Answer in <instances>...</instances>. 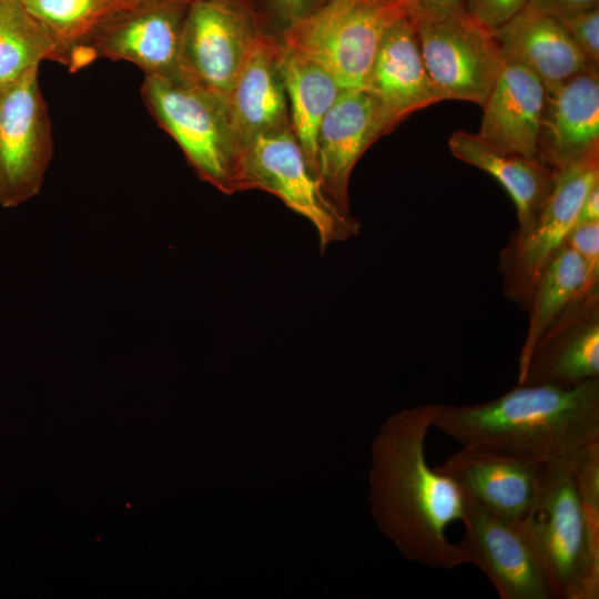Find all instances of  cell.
Masks as SVG:
<instances>
[{
    "label": "cell",
    "instance_id": "23",
    "mask_svg": "<svg viewBox=\"0 0 599 599\" xmlns=\"http://www.w3.org/2000/svg\"><path fill=\"white\" fill-rule=\"evenodd\" d=\"M599 378L598 316L577 328H550L534 351L518 384L575 385Z\"/></svg>",
    "mask_w": 599,
    "mask_h": 599
},
{
    "label": "cell",
    "instance_id": "22",
    "mask_svg": "<svg viewBox=\"0 0 599 599\" xmlns=\"http://www.w3.org/2000/svg\"><path fill=\"white\" fill-rule=\"evenodd\" d=\"M278 64L290 102L292 130L316 174L318 129L343 89L327 70L282 42Z\"/></svg>",
    "mask_w": 599,
    "mask_h": 599
},
{
    "label": "cell",
    "instance_id": "18",
    "mask_svg": "<svg viewBox=\"0 0 599 599\" xmlns=\"http://www.w3.org/2000/svg\"><path fill=\"white\" fill-rule=\"evenodd\" d=\"M545 88L528 69L505 61L487 100L477 133L497 150L540 159L538 135Z\"/></svg>",
    "mask_w": 599,
    "mask_h": 599
},
{
    "label": "cell",
    "instance_id": "26",
    "mask_svg": "<svg viewBox=\"0 0 599 599\" xmlns=\"http://www.w3.org/2000/svg\"><path fill=\"white\" fill-rule=\"evenodd\" d=\"M592 68L599 63V6L555 17Z\"/></svg>",
    "mask_w": 599,
    "mask_h": 599
},
{
    "label": "cell",
    "instance_id": "27",
    "mask_svg": "<svg viewBox=\"0 0 599 599\" xmlns=\"http://www.w3.org/2000/svg\"><path fill=\"white\" fill-rule=\"evenodd\" d=\"M261 29L264 19H275L283 30L328 0H236Z\"/></svg>",
    "mask_w": 599,
    "mask_h": 599
},
{
    "label": "cell",
    "instance_id": "24",
    "mask_svg": "<svg viewBox=\"0 0 599 599\" xmlns=\"http://www.w3.org/2000/svg\"><path fill=\"white\" fill-rule=\"evenodd\" d=\"M22 1L58 45L63 63L77 68L89 63L87 47L100 26L134 0Z\"/></svg>",
    "mask_w": 599,
    "mask_h": 599
},
{
    "label": "cell",
    "instance_id": "9",
    "mask_svg": "<svg viewBox=\"0 0 599 599\" xmlns=\"http://www.w3.org/2000/svg\"><path fill=\"white\" fill-rule=\"evenodd\" d=\"M464 536L456 546L480 569L501 599H555L526 522L500 517L465 497Z\"/></svg>",
    "mask_w": 599,
    "mask_h": 599
},
{
    "label": "cell",
    "instance_id": "16",
    "mask_svg": "<svg viewBox=\"0 0 599 599\" xmlns=\"http://www.w3.org/2000/svg\"><path fill=\"white\" fill-rule=\"evenodd\" d=\"M365 89L378 101L390 130L410 113L443 101L425 67L410 14L386 30Z\"/></svg>",
    "mask_w": 599,
    "mask_h": 599
},
{
    "label": "cell",
    "instance_id": "1",
    "mask_svg": "<svg viewBox=\"0 0 599 599\" xmlns=\"http://www.w3.org/2000/svg\"><path fill=\"white\" fill-rule=\"evenodd\" d=\"M434 405L392 415L372 445L369 501L379 529L408 560L434 569L468 564L447 538V527L461 521L465 496L455 480L432 468L426 437Z\"/></svg>",
    "mask_w": 599,
    "mask_h": 599
},
{
    "label": "cell",
    "instance_id": "3",
    "mask_svg": "<svg viewBox=\"0 0 599 599\" xmlns=\"http://www.w3.org/2000/svg\"><path fill=\"white\" fill-rule=\"evenodd\" d=\"M142 95L199 176L225 194L238 192L244 145L225 102L180 71L145 74Z\"/></svg>",
    "mask_w": 599,
    "mask_h": 599
},
{
    "label": "cell",
    "instance_id": "7",
    "mask_svg": "<svg viewBox=\"0 0 599 599\" xmlns=\"http://www.w3.org/2000/svg\"><path fill=\"white\" fill-rule=\"evenodd\" d=\"M410 16L425 67L441 100L483 106L505 63L491 31L465 9Z\"/></svg>",
    "mask_w": 599,
    "mask_h": 599
},
{
    "label": "cell",
    "instance_id": "14",
    "mask_svg": "<svg viewBox=\"0 0 599 599\" xmlns=\"http://www.w3.org/2000/svg\"><path fill=\"white\" fill-rule=\"evenodd\" d=\"M538 146L554 170L599 156L598 70H585L546 92Z\"/></svg>",
    "mask_w": 599,
    "mask_h": 599
},
{
    "label": "cell",
    "instance_id": "29",
    "mask_svg": "<svg viewBox=\"0 0 599 599\" xmlns=\"http://www.w3.org/2000/svg\"><path fill=\"white\" fill-rule=\"evenodd\" d=\"M566 244L583 260L590 280L599 277V221L577 224L569 232Z\"/></svg>",
    "mask_w": 599,
    "mask_h": 599
},
{
    "label": "cell",
    "instance_id": "28",
    "mask_svg": "<svg viewBox=\"0 0 599 599\" xmlns=\"http://www.w3.org/2000/svg\"><path fill=\"white\" fill-rule=\"evenodd\" d=\"M527 0H463L465 10L475 20L493 31L525 7Z\"/></svg>",
    "mask_w": 599,
    "mask_h": 599
},
{
    "label": "cell",
    "instance_id": "20",
    "mask_svg": "<svg viewBox=\"0 0 599 599\" xmlns=\"http://www.w3.org/2000/svg\"><path fill=\"white\" fill-rule=\"evenodd\" d=\"M453 155L490 174L511 197L519 223L516 238L532 227L554 183L555 170L540 159L502 152L477 134L455 132L448 142Z\"/></svg>",
    "mask_w": 599,
    "mask_h": 599
},
{
    "label": "cell",
    "instance_id": "4",
    "mask_svg": "<svg viewBox=\"0 0 599 599\" xmlns=\"http://www.w3.org/2000/svg\"><path fill=\"white\" fill-rule=\"evenodd\" d=\"M525 520L555 599H598L599 535L588 525L568 460L539 463L536 497Z\"/></svg>",
    "mask_w": 599,
    "mask_h": 599
},
{
    "label": "cell",
    "instance_id": "10",
    "mask_svg": "<svg viewBox=\"0 0 599 599\" xmlns=\"http://www.w3.org/2000/svg\"><path fill=\"white\" fill-rule=\"evenodd\" d=\"M260 29L236 0H194L184 21L179 71L225 102Z\"/></svg>",
    "mask_w": 599,
    "mask_h": 599
},
{
    "label": "cell",
    "instance_id": "13",
    "mask_svg": "<svg viewBox=\"0 0 599 599\" xmlns=\"http://www.w3.org/2000/svg\"><path fill=\"white\" fill-rule=\"evenodd\" d=\"M390 131L376 98L366 89L342 90L318 129L316 174L327 196L348 212L353 167L366 149Z\"/></svg>",
    "mask_w": 599,
    "mask_h": 599
},
{
    "label": "cell",
    "instance_id": "32",
    "mask_svg": "<svg viewBox=\"0 0 599 599\" xmlns=\"http://www.w3.org/2000/svg\"><path fill=\"white\" fill-rule=\"evenodd\" d=\"M597 221H599V183L595 184L586 195L577 224Z\"/></svg>",
    "mask_w": 599,
    "mask_h": 599
},
{
    "label": "cell",
    "instance_id": "11",
    "mask_svg": "<svg viewBox=\"0 0 599 599\" xmlns=\"http://www.w3.org/2000/svg\"><path fill=\"white\" fill-rule=\"evenodd\" d=\"M599 183V156L555 170L551 191L530 231L514 238L502 255L509 296L528 304L534 285L549 258L577 224L582 202Z\"/></svg>",
    "mask_w": 599,
    "mask_h": 599
},
{
    "label": "cell",
    "instance_id": "17",
    "mask_svg": "<svg viewBox=\"0 0 599 599\" xmlns=\"http://www.w3.org/2000/svg\"><path fill=\"white\" fill-rule=\"evenodd\" d=\"M278 53L280 43L260 30L225 98L243 145L260 134L291 125Z\"/></svg>",
    "mask_w": 599,
    "mask_h": 599
},
{
    "label": "cell",
    "instance_id": "15",
    "mask_svg": "<svg viewBox=\"0 0 599 599\" xmlns=\"http://www.w3.org/2000/svg\"><path fill=\"white\" fill-rule=\"evenodd\" d=\"M538 465L505 454L461 448L436 469L457 483L464 496L490 512L525 519L532 508Z\"/></svg>",
    "mask_w": 599,
    "mask_h": 599
},
{
    "label": "cell",
    "instance_id": "8",
    "mask_svg": "<svg viewBox=\"0 0 599 599\" xmlns=\"http://www.w3.org/2000/svg\"><path fill=\"white\" fill-rule=\"evenodd\" d=\"M39 67L0 87V206L16 207L41 190L52 155Z\"/></svg>",
    "mask_w": 599,
    "mask_h": 599
},
{
    "label": "cell",
    "instance_id": "25",
    "mask_svg": "<svg viewBox=\"0 0 599 599\" xmlns=\"http://www.w3.org/2000/svg\"><path fill=\"white\" fill-rule=\"evenodd\" d=\"M44 60L63 63L51 35L22 0H0V87Z\"/></svg>",
    "mask_w": 599,
    "mask_h": 599
},
{
    "label": "cell",
    "instance_id": "6",
    "mask_svg": "<svg viewBox=\"0 0 599 599\" xmlns=\"http://www.w3.org/2000/svg\"><path fill=\"white\" fill-rule=\"evenodd\" d=\"M251 189L274 194L309 221L322 252L359 232L358 222L327 196L291 125L260 134L244 144L238 191Z\"/></svg>",
    "mask_w": 599,
    "mask_h": 599
},
{
    "label": "cell",
    "instance_id": "5",
    "mask_svg": "<svg viewBox=\"0 0 599 599\" xmlns=\"http://www.w3.org/2000/svg\"><path fill=\"white\" fill-rule=\"evenodd\" d=\"M404 0H328L282 30V43L315 61L345 89H365L382 39Z\"/></svg>",
    "mask_w": 599,
    "mask_h": 599
},
{
    "label": "cell",
    "instance_id": "12",
    "mask_svg": "<svg viewBox=\"0 0 599 599\" xmlns=\"http://www.w3.org/2000/svg\"><path fill=\"white\" fill-rule=\"evenodd\" d=\"M191 2L134 0L106 19L87 47L89 62L97 57L124 60L145 74L179 71L185 17Z\"/></svg>",
    "mask_w": 599,
    "mask_h": 599
},
{
    "label": "cell",
    "instance_id": "33",
    "mask_svg": "<svg viewBox=\"0 0 599 599\" xmlns=\"http://www.w3.org/2000/svg\"><path fill=\"white\" fill-rule=\"evenodd\" d=\"M182 1H187V2H192V1H194V0H182Z\"/></svg>",
    "mask_w": 599,
    "mask_h": 599
},
{
    "label": "cell",
    "instance_id": "31",
    "mask_svg": "<svg viewBox=\"0 0 599 599\" xmlns=\"http://www.w3.org/2000/svg\"><path fill=\"white\" fill-rule=\"evenodd\" d=\"M410 14L465 9L463 0H404Z\"/></svg>",
    "mask_w": 599,
    "mask_h": 599
},
{
    "label": "cell",
    "instance_id": "2",
    "mask_svg": "<svg viewBox=\"0 0 599 599\" xmlns=\"http://www.w3.org/2000/svg\"><path fill=\"white\" fill-rule=\"evenodd\" d=\"M432 427L464 448L535 463L569 460L599 441V378L518 384L476 405H434Z\"/></svg>",
    "mask_w": 599,
    "mask_h": 599
},
{
    "label": "cell",
    "instance_id": "21",
    "mask_svg": "<svg viewBox=\"0 0 599 599\" xmlns=\"http://www.w3.org/2000/svg\"><path fill=\"white\" fill-rule=\"evenodd\" d=\"M597 285L580 255L566 243L549 258L531 291L529 323L518 361V383L524 378L538 343L572 302L595 296Z\"/></svg>",
    "mask_w": 599,
    "mask_h": 599
},
{
    "label": "cell",
    "instance_id": "30",
    "mask_svg": "<svg viewBox=\"0 0 599 599\" xmlns=\"http://www.w3.org/2000/svg\"><path fill=\"white\" fill-rule=\"evenodd\" d=\"M599 0H527L524 9L558 17L564 13L598 6Z\"/></svg>",
    "mask_w": 599,
    "mask_h": 599
},
{
    "label": "cell",
    "instance_id": "19",
    "mask_svg": "<svg viewBox=\"0 0 599 599\" xmlns=\"http://www.w3.org/2000/svg\"><path fill=\"white\" fill-rule=\"evenodd\" d=\"M504 61L516 62L532 72L551 92L573 75L592 68L552 16L521 9L491 31Z\"/></svg>",
    "mask_w": 599,
    "mask_h": 599
}]
</instances>
